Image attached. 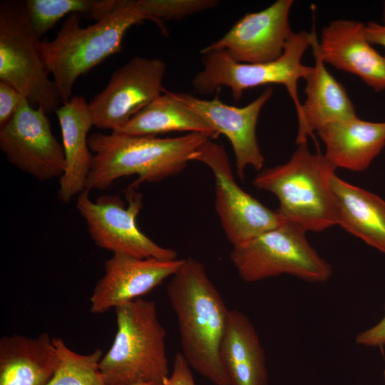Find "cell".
<instances>
[{"label": "cell", "mask_w": 385, "mask_h": 385, "mask_svg": "<svg viewBox=\"0 0 385 385\" xmlns=\"http://www.w3.org/2000/svg\"><path fill=\"white\" fill-rule=\"evenodd\" d=\"M166 292L177 317L181 353L191 369L215 385H230L220 354L230 309L204 265L185 259Z\"/></svg>", "instance_id": "cell-1"}, {"label": "cell", "mask_w": 385, "mask_h": 385, "mask_svg": "<svg viewBox=\"0 0 385 385\" xmlns=\"http://www.w3.org/2000/svg\"><path fill=\"white\" fill-rule=\"evenodd\" d=\"M211 138L189 133L173 138L133 136L111 132L92 133L88 146L93 155L86 190H106L116 180L137 175L130 186L156 183L180 173L197 149Z\"/></svg>", "instance_id": "cell-2"}, {"label": "cell", "mask_w": 385, "mask_h": 385, "mask_svg": "<svg viewBox=\"0 0 385 385\" xmlns=\"http://www.w3.org/2000/svg\"><path fill=\"white\" fill-rule=\"evenodd\" d=\"M81 19L77 14L69 15L53 40L41 42L45 64L62 103L73 97L80 76L122 50L123 38L132 26L150 20L138 1L130 0L118 1L111 14L87 27H81Z\"/></svg>", "instance_id": "cell-3"}, {"label": "cell", "mask_w": 385, "mask_h": 385, "mask_svg": "<svg viewBox=\"0 0 385 385\" xmlns=\"http://www.w3.org/2000/svg\"><path fill=\"white\" fill-rule=\"evenodd\" d=\"M297 145L286 163L261 170L253 185L277 197L282 218L305 232H322L336 225L332 180L337 168L307 143Z\"/></svg>", "instance_id": "cell-4"}, {"label": "cell", "mask_w": 385, "mask_h": 385, "mask_svg": "<svg viewBox=\"0 0 385 385\" xmlns=\"http://www.w3.org/2000/svg\"><path fill=\"white\" fill-rule=\"evenodd\" d=\"M117 329L100 369L106 385L160 384L170 375L166 332L153 301L138 298L115 308Z\"/></svg>", "instance_id": "cell-5"}, {"label": "cell", "mask_w": 385, "mask_h": 385, "mask_svg": "<svg viewBox=\"0 0 385 385\" xmlns=\"http://www.w3.org/2000/svg\"><path fill=\"white\" fill-rule=\"evenodd\" d=\"M312 33L293 31L282 54L276 60L261 63H238L223 50L200 51L203 69L197 72L192 84L202 95L215 93L222 86L230 89L235 102L239 101L245 91L267 84L285 86L291 97L297 115L301 112L302 103L298 96V81L311 74L313 66L304 65L302 58L311 47Z\"/></svg>", "instance_id": "cell-6"}, {"label": "cell", "mask_w": 385, "mask_h": 385, "mask_svg": "<svg viewBox=\"0 0 385 385\" xmlns=\"http://www.w3.org/2000/svg\"><path fill=\"white\" fill-rule=\"evenodd\" d=\"M306 232L282 218L277 227L233 247L231 262L246 282L282 274L312 283L325 282L332 274V266L312 247Z\"/></svg>", "instance_id": "cell-7"}, {"label": "cell", "mask_w": 385, "mask_h": 385, "mask_svg": "<svg viewBox=\"0 0 385 385\" xmlns=\"http://www.w3.org/2000/svg\"><path fill=\"white\" fill-rule=\"evenodd\" d=\"M41 41L26 9L25 1L0 4V81L5 82L46 114L59 108L57 86L50 79Z\"/></svg>", "instance_id": "cell-8"}, {"label": "cell", "mask_w": 385, "mask_h": 385, "mask_svg": "<svg viewBox=\"0 0 385 385\" xmlns=\"http://www.w3.org/2000/svg\"><path fill=\"white\" fill-rule=\"evenodd\" d=\"M89 193L87 190L81 192L76 206L98 247L138 258L178 259L175 250L159 245L138 228L136 218L143 202L135 188H127V207L118 195H103L94 202Z\"/></svg>", "instance_id": "cell-9"}, {"label": "cell", "mask_w": 385, "mask_h": 385, "mask_svg": "<svg viewBox=\"0 0 385 385\" xmlns=\"http://www.w3.org/2000/svg\"><path fill=\"white\" fill-rule=\"evenodd\" d=\"M192 161L207 165L215 178V205L224 232L232 247L243 245L277 227L282 218L236 183L227 154L210 139L193 155Z\"/></svg>", "instance_id": "cell-10"}, {"label": "cell", "mask_w": 385, "mask_h": 385, "mask_svg": "<svg viewBox=\"0 0 385 385\" xmlns=\"http://www.w3.org/2000/svg\"><path fill=\"white\" fill-rule=\"evenodd\" d=\"M166 64L160 58L136 56L115 70L88 103L93 126L115 131L164 93Z\"/></svg>", "instance_id": "cell-11"}, {"label": "cell", "mask_w": 385, "mask_h": 385, "mask_svg": "<svg viewBox=\"0 0 385 385\" xmlns=\"http://www.w3.org/2000/svg\"><path fill=\"white\" fill-rule=\"evenodd\" d=\"M46 115L24 97L11 120L0 128V148L8 161L41 182L60 178L66 166L63 146Z\"/></svg>", "instance_id": "cell-12"}, {"label": "cell", "mask_w": 385, "mask_h": 385, "mask_svg": "<svg viewBox=\"0 0 385 385\" xmlns=\"http://www.w3.org/2000/svg\"><path fill=\"white\" fill-rule=\"evenodd\" d=\"M293 4V0H277L262 11L246 14L222 38L201 51L223 50L238 63L277 59L293 32L289 20Z\"/></svg>", "instance_id": "cell-13"}, {"label": "cell", "mask_w": 385, "mask_h": 385, "mask_svg": "<svg viewBox=\"0 0 385 385\" xmlns=\"http://www.w3.org/2000/svg\"><path fill=\"white\" fill-rule=\"evenodd\" d=\"M173 96L201 117L218 135L230 140L235 156L237 173L244 180L245 170L252 166L262 169L265 159L260 148L256 128L264 105L273 93L271 87L244 107L229 106L216 96L212 100L197 98L188 93H172Z\"/></svg>", "instance_id": "cell-14"}, {"label": "cell", "mask_w": 385, "mask_h": 385, "mask_svg": "<svg viewBox=\"0 0 385 385\" xmlns=\"http://www.w3.org/2000/svg\"><path fill=\"white\" fill-rule=\"evenodd\" d=\"M185 259L138 258L113 254L104 262V274L90 297V310L103 314L148 294L171 277Z\"/></svg>", "instance_id": "cell-15"}, {"label": "cell", "mask_w": 385, "mask_h": 385, "mask_svg": "<svg viewBox=\"0 0 385 385\" xmlns=\"http://www.w3.org/2000/svg\"><path fill=\"white\" fill-rule=\"evenodd\" d=\"M366 25L351 19H334L324 26L318 50L325 63L358 76L375 92L385 91V55L366 37Z\"/></svg>", "instance_id": "cell-16"}, {"label": "cell", "mask_w": 385, "mask_h": 385, "mask_svg": "<svg viewBox=\"0 0 385 385\" xmlns=\"http://www.w3.org/2000/svg\"><path fill=\"white\" fill-rule=\"evenodd\" d=\"M311 33L314 65L305 80L306 99L297 116V145L307 143L308 137L329 123L357 116L345 88L329 73L319 55L314 29Z\"/></svg>", "instance_id": "cell-17"}, {"label": "cell", "mask_w": 385, "mask_h": 385, "mask_svg": "<svg viewBox=\"0 0 385 385\" xmlns=\"http://www.w3.org/2000/svg\"><path fill=\"white\" fill-rule=\"evenodd\" d=\"M88 104L83 97L74 96L55 112L61 130L66 163L59 178L58 196L65 204L86 190L92 166L88 133L93 125Z\"/></svg>", "instance_id": "cell-18"}, {"label": "cell", "mask_w": 385, "mask_h": 385, "mask_svg": "<svg viewBox=\"0 0 385 385\" xmlns=\"http://www.w3.org/2000/svg\"><path fill=\"white\" fill-rule=\"evenodd\" d=\"M325 145L324 155L337 167L366 170L385 147V122L352 118L329 123L316 132Z\"/></svg>", "instance_id": "cell-19"}, {"label": "cell", "mask_w": 385, "mask_h": 385, "mask_svg": "<svg viewBox=\"0 0 385 385\" xmlns=\"http://www.w3.org/2000/svg\"><path fill=\"white\" fill-rule=\"evenodd\" d=\"M58 364L53 338L46 332L0 339V385H48Z\"/></svg>", "instance_id": "cell-20"}, {"label": "cell", "mask_w": 385, "mask_h": 385, "mask_svg": "<svg viewBox=\"0 0 385 385\" xmlns=\"http://www.w3.org/2000/svg\"><path fill=\"white\" fill-rule=\"evenodd\" d=\"M220 354L230 385H268L264 349L244 313L230 310Z\"/></svg>", "instance_id": "cell-21"}, {"label": "cell", "mask_w": 385, "mask_h": 385, "mask_svg": "<svg viewBox=\"0 0 385 385\" xmlns=\"http://www.w3.org/2000/svg\"><path fill=\"white\" fill-rule=\"evenodd\" d=\"M332 189L336 225L385 254V200L336 175Z\"/></svg>", "instance_id": "cell-22"}, {"label": "cell", "mask_w": 385, "mask_h": 385, "mask_svg": "<svg viewBox=\"0 0 385 385\" xmlns=\"http://www.w3.org/2000/svg\"><path fill=\"white\" fill-rule=\"evenodd\" d=\"M113 133L133 136H157L170 132L218 134L197 114L166 91Z\"/></svg>", "instance_id": "cell-23"}, {"label": "cell", "mask_w": 385, "mask_h": 385, "mask_svg": "<svg viewBox=\"0 0 385 385\" xmlns=\"http://www.w3.org/2000/svg\"><path fill=\"white\" fill-rule=\"evenodd\" d=\"M116 0H27L26 9L38 37L66 15L83 14L98 21L116 8Z\"/></svg>", "instance_id": "cell-24"}, {"label": "cell", "mask_w": 385, "mask_h": 385, "mask_svg": "<svg viewBox=\"0 0 385 385\" xmlns=\"http://www.w3.org/2000/svg\"><path fill=\"white\" fill-rule=\"evenodd\" d=\"M59 364L48 385H106L100 369L103 351L98 348L86 354L76 353L59 337L53 338Z\"/></svg>", "instance_id": "cell-25"}, {"label": "cell", "mask_w": 385, "mask_h": 385, "mask_svg": "<svg viewBox=\"0 0 385 385\" xmlns=\"http://www.w3.org/2000/svg\"><path fill=\"white\" fill-rule=\"evenodd\" d=\"M146 12L150 21L160 29L162 34L167 36L168 29L164 21L179 20L188 16L202 12L215 7V0H138Z\"/></svg>", "instance_id": "cell-26"}, {"label": "cell", "mask_w": 385, "mask_h": 385, "mask_svg": "<svg viewBox=\"0 0 385 385\" xmlns=\"http://www.w3.org/2000/svg\"><path fill=\"white\" fill-rule=\"evenodd\" d=\"M24 97L14 87L0 81V128L11 120Z\"/></svg>", "instance_id": "cell-27"}, {"label": "cell", "mask_w": 385, "mask_h": 385, "mask_svg": "<svg viewBox=\"0 0 385 385\" xmlns=\"http://www.w3.org/2000/svg\"><path fill=\"white\" fill-rule=\"evenodd\" d=\"M155 385H195L191 367L182 353L175 354L171 374Z\"/></svg>", "instance_id": "cell-28"}, {"label": "cell", "mask_w": 385, "mask_h": 385, "mask_svg": "<svg viewBox=\"0 0 385 385\" xmlns=\"http://www.w3.org/2000/svg\"><path fill=\"white\" fill-rule=\"evenodd\" d=\"M355 342L368 347H381L385 345V304L383 317L370 328L359 333Z\"/></svg>", "instance_id": "cell-29"}, {"label": "cell", "mask_w": 385, "mask_h": 385, "mask_svg": "<svg viewBox=\"0 0 385 385\" xmlns=\"http://www.w3.org/2000/svg\"><path fill=\"white\" fill-rule=\"evenodd\" d=\"M366 37L369 43L385 48V25L375 21H369L366 24Z\"/></svg>", "instance_id": "cell-30"}, {"label": "cell", "mask_w": 385, "mask_h": 385, "mask_svg": "<svg viewBox=\"0 0 385 385\" xmlns=\"http://www.w3.org/2000/svg\"><path fill=\"white\" fill-rule=\"evenodd\" d=\"M382 24L385 25V1L383 4L382 9Z\"/></svg>", "instance_id": "cell-31"}, {"label": "cell", "mask_w": 385, "mask_h": 385, "mask_svg": "<svg viewBox=\"0 0 385 385\" xmlns=\"http://www.w3.org/2000/svg\"><path fill=\"white\" fill-rule=\"evenodd\" d=\"M136 385H155V384H140Z\"/></svg>", "instance_id": "cell-32"}, {"label": "cell", "mask_w": 385, "mask_h": 385, "mask_svg": "<svg viewBox=\"0 0 385 385\" xmlns=\"http://www.w3.org/2000/svg\"><path fill=\"white\" fill-rule=\"evenodd\" d=\"M383 377H384V384H385V369L383 372Z\"/></svg>", "instance_id": "cell-33"}]
</instances>
